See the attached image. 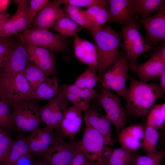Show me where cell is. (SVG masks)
Instances as JSON below:
<instances>
[{"label":"cell","mask_w":165,"mask_h":165,"mask_svg":"<svg viewBox=\"0 0 165 165\" xmlns=\"http://www.w3.org/2000/svg\"><path fill=\"white\" fill-rule=\"evenodd\" d=\"M97 48L100 79L107 70L120 58L122 32L114 30L110 24L94 29L91 32Z\"/></svg>","instance_id":"obj_1"},{"label":"cell","mask_w":165,"mask_h":165,"mask_svg":"<svg viewBox=\"0 0 165 165\" xmlns=\"http://www.w3.org/2000/svg\"><path fill=\"white\" fill-rule=\"evenodd\" d=\"M130 83L125 98L127 110L134 115L145 116L164 93L156 82L148 83L130 77Z\"/></svg>","instance_id":"obj_2"},{"label":"cell","mask_w":165,"mask_h":165,"mask_svg":"<svg viewBox=\"0 0 165 165\" xmlns=\"http://www.w3.org/2000/svg\"><path fill=\"white\" fill-rule=\"evenodd\" d=\"M123 42L120 44L128 62L129 67L134 70L137 65L139 57L142 54L154 49L147 44L139 31L138 21L134 19L122 26Z\"/></svg>","instance_id":"obj_3"},{"label":"cell","mask_w":165,"mask_h":165,"mask_svg":"<svg viewBox=\"0 0 165 165\" xmlns=\"http://www.w3.org/2000/svg\"><path fill=\"white\" fill-rule=\"evenodd\" d=\"M12 113L16 130L32 133L41 128L42 106L33 101H24L14 105Z\"/></svg>","instance_id":"obj_4"},{"label":"cell","mask_w":165,"mask_h":165,"mask_svg":"<svg viewBox=\"0 0 165 165\" xmlns=\"http://www.w3.org/2000/svg\"><path fill=\"white\" fill-rule=\"evenodd\" d=\"M16 35L24 42L45 48L53 52H62L67 47L66 37L49 30L30 28Z\"/></svg>","instance_id":"obj_5"},{"label":"cell","mask_w":165,"mask_h":165,"mask_svg":"<svg viewBox=\"0 0 165 165\" xmlns=\"http://www.w3.org/2000/svg\"><path fill=\"white\" fill-rule=\"evenodd\" d=\"M16 35V43L10 53L4 68L0 73L1 94L15 77L24 71L30 63L24 43Z\"/></svg>","instance_id":"obj_6"},{"label":"cell","mask_w":165,"mask_h":165,"mask_svg":"<svg viewBox=\"0 0 165 165\" xmlns=\"http://www.w3.org/2000/svg\"><path fill=\"white\" fill-rule=\"evenodd\" d=\"M78 151L77 142H66L60 130L55 131L53 140L43 157L50 165H69Z\"/></svg>","instance_id":"obj_7"},{"label":"cell","mask_w":165,"mask_h":165,"mask_svg":"<svg viewBox=\"0 0 165 165\" xmlns=\"http://www.w3.org/2000/svg\"><path fill=\"white\" fill-rule=\"evenodd\" d=\"M82 138L77 142L79 151L84 154L94 165H101L103 149L105 146L104 139L101 134L87 123Z\"/></svg>","instance_id":"obj_8"},{"label":"cell","mask_w":165,"mask_h":165,"mask_svg":"<svg viewBox=\"0 0 165 165\" xmlns=\"http://www.w3.org/2000/svg\"><path fill=\"white\" fill-rule=\"evenodd\" d=\"M129 68L126 56L121 57L100 79L103 88L115 91L125 99L127 90L126 82L129 77Z\"/></svg>","instance_id":"obj_9"},{"label":"cell","mask_w":165,"mask_h":165,"mask_svg":"<svg viewBox=\"0 0 165 165\" xmlns=\"http://www.w3.org/2000/svg\"><path fill=\"white\" fill-rule=\"evenodd\" d=\"M96 98L103 108L106 116L114 126L116 132L119 133L127 122L120 98L111 90L103 87Z\"/></svg>","instance_id":"obj_10"},{"label":"cell","mask_w":165,"mask_h":165,"mask_svg":"<svg viewBox=\"0 0 165 165\" xmlns=\"http://www.w3.org/2000/svg\"><path fill=\"white\" fill-rule=\"evenodd\" d=\"M32 96L24 70L15 77L2 92L1 99L13 107L17 104L31 101Z\"/></svg>","instance_id":"obj_11"},{"label":"cell","mask_w":165,"mask_h":165,"mask_svg":"<svg viewBox=\"0 0 165 165\" xmlns=\"http://www.w3.org/2000/svg\"><path fill=\"white\" fill-rule=\"evenodd\" d=\"M71 103L59 94L42 106L41 117L46 127L55 131L60 130L64 114Z\"/></svg>","instance_id":"obj_12"},{"label":"cell","mask_w":165,"mask_h":165,"mask_svg":"<svg viewBox=\"0 0 165 165\" xmlns=\"http://www.w3.org/2000/svg\"><path fill=\"white\" fill-rule=\"evenodd\" d=\"M139 23L144 26L146 32L145 41L152 46L165 41V4L156 13L146 18L141 19Z\"/></svg>","instance_id":"obj_13"},{"label":"cell","mask_w":165,"mask_h":165,"mask_svg":"<svg viewBox=\"0 0 165 165\" xmlns=\"http://www.w3.org/2000/svg\"><path fill=\"white\" fill-rule=\"evenodd\" d=\"M22 42L27 50L30 62L49 76L55 75L57 73L56 59L53 52L45 48Z\"/></svg>","instance_id":"obj_14"},{"label":"cell","mask_w":165,"mask_h":165,"mask_svg":"<svg viewBox=\"0 0 165 165\" xmlns=\"http://www.w3.org/2000/svg\"><path fill=\"white\" fill-rule=\"evenodd\" d=\"M133 71L139 80L144 82L147 83L159 78L161 73L165 71V60L161 55L160 47L155 50L147 61L138 64Z\"/></svg>","instance_id":"obj_15"},{"label":"cell","mask_w":165,"mask_h":165,"mask_svg":"<svg viewBox=\"0 0 165 165\" xmlns=\"http://www.w3.org/2000/svg\"><path fill=\"white\" fill-rule=\"evenodd\" d=\"M109 21L125 25L133 21L137 15L133 0H108Z\"/></svg>","instance_id":"obj_16"},{"label":"cell","mask_w":165,"mask_h":165,"mask_svg":"<svg viewBox=\"0 0 165 165\" xmlns=\"http://www.w3.org/2000/svg\"><path fill=\"white\" fill-rule=\"evenodd\" d=\"M65 15L56 0L49 1L33 19L30 28L49 30L58 18Z\"/></svg>","instance_id":"obj_17"},{"label":"cell","mask_w":165,"mask_h":165,"mask_svg":"<svg viewBox=\"0 0 165 165\" xmlns=\"http://www.w3.org/2000/svg\"><path fill=\"white\" fill-rule=\"evenodd\" d=\"M54 133V130L45 126L25 137L30 154L44 157L53 140Z\"/></svg>","instance_id":"obj_18"},{"label":"cell","mask_w":165,"mask_h":165,"mask_svg":"<svg viewBox=\"0 0 165 165\" xmlns=\"http://www.w3.org/2000/svg\"><path fill=\"white\" fill-rule=\"evenodd\" d=\"M84 113V122L87 123L101 134L104 139L105 145L112 148L115 141L111 138V123L106 115L99 113L90 106Z\"/></svg>","instance_id":"obj_19"},{"label":"cell","mask_w":165,"mask_h":165,"mask_svg":"<svg viewBox=\"0 0 165 165\" xmlns=\"http://www.w3.org/2000/svg\"><path fill=\"white\" fill-rule=\"evenodd\" d=\"M82 111L73 105L65 111L60 125L61 132L63 137L72 141L80 131L82 125Z\"/></svg>","instance_id":"obj_20"},{"label":"cell","mask_w":165,"mask_h":165,"mask_svg":"<svg viewBox=\"0 0 165 165\" xmlns=\"http://www.w3.org/2000/svg\"><path fill=\"white\" fill-rule=\"evenodd\" d=\"M74 37V50L76 57L88 66L98 68L97 52L95 45L88 40L79 38L78 34Z\"/></svg>","instance_id":"obj_21"},{"label":"cell","mask_w":165,"mask_h":165,"mask_svg":"<svg viewBox=\"0 0 165 165\" xmlns=\"http://www.w3.org/2000/svg\"><path fill=\"white\" fill-rule=\"evenodd\" d=\"M139 156L137 151L126 149L121 147L113 149L112 148L105 147L101 165L132 164Z\"/></svg>","instance_id":"obj_22"},{"label":"cell","mask_w":165,"mask_h":165,"mask_svg":"<svg viewBox=\"0 0 165 165\" xmlns=\"http://www.w3.org/2000/svg\"><path fill=\"white\" fill-rule=\"evenodd\" d=\"M144 129L140 124L133 125L121 130L119 135L121 147L137 151L140 147V141L144 134Z\"/></svg>","instance_id":"obj_23"},{"label":"cell","mask_w":165,"mask_h":165,"mask_svg":"<svg viewBox=\"0 0 165 165\" xmlns=\"http://www.w3.org/2000/svg\"><path fill=\"white\" fill-rule=\"evenodd\" d=\"M58 79L54 76L45 79L38 86L31 99L34 101L50 100L58 94Z\"/></svg>","instance_id":"obj_24"},{"label":"cell","mask_w":165,"mask_h":165,"mask_svg":"<svg viewBox=\"0 0 165 165\" xmlns=\"http://www.w3.org/2000/svg\"><path fill=\"white\" fill-rule=\"evenodd\" d=\"M51 28L57 33L66 38L74 37L83 29L66 14L58 18Z\"/></svg>","instance_id":"obj_25"},{"label":"cell","mask_w":165,"mask_h":165,"mask_svg":"<svg viewBox=\"0 0 165 165\" xmlns=\"http://www.w3.org/2000/svg\"><path fill=\"white\" fill-rule=\"evenodd\" d=\"M137 15L141 19L148 17L156 13L165 5L164 0H133Z\"/></svg>","instance_id":"obj_26"},{"label":"cell","mask_w":165,"mask_h":165,"mask_svg":"<svg viewBox=\"0 0 165 165\" xmlns=\"http://www.w3.org/2000/svg\"><path fill=\"white\" fill-rule=\"evenodd\" d=\"M28 0H14L18 6L15 15L16 34L29 29L28 12L29 5Z\"/></svg>","instance_id":"obj_27"},{"label":"cell","mask_w":165,"mask_h":165,"mask_svg":"<svg viewBox=\"0 0 165 165\" xmlns=\"http://www.w3.org/2000/svg\"><path fill=\"white\" fill-rule=\"evenodd\" d=\"M31 155L25 137L18 138L13 146L7 159L2 165H16L22 157Z\"/></svg>","instance_id":"obj_28"},{"label":"cell","mask_w":165,"mask_h":165,"mask_svg":"<svg viewBox=\"0 0 165 165\" xmlns=\"http://www.w3.org/2000/svg\"><path fill=\"white\" fill-rule=\"evenodd\" d=\"M24 72L33 96L38 86L49 76L38 67L31 63L28 64Z\"/></svg>","instance_id":"obj_29"},{"label":"cell","mask_w":165,"mask_h":165,"mask_svg":"<svg viewBox=\"0 0 165 165\" xmlns=\"http://www.w3.org/2000/svg\"><path fill=\"white\" fill-rule=\"evenodd\" d=\"M159 137V134L156 129L146 126L140 147L146 155L154 154L159 152L156 146Z\"/></svg>","instance_id":"obj_30"},{"label":"cell","mask_w":165,"mask_h":165,"mask_svg":"<svg viewBox=\"0 0 165 165\" xmlns=\"http://www.w3.org/2000/svg\"><path fill=\"white\" fill-rule=\"evenodd\" d=\"M65 14L75 23L90 31L93 30L90 21L80 7L69 5H65L63 10Z\"/></svg>","instance_id":"obj_31"},{"label":"cell","mask_w":165,"mask_h":165,"mask_svg":"<svg viewBox=\"0 0 165 165\" xmlns=\"http://www.w3.org/2000/svg\"><path fill=\"white\" fill-rule=\"evenodd\" d=\"M14 35L0 38V73L4 68L10 53L16 43L17 37H15Z\"/></svg>","instance_id":"obj_32"},{"label":"cell","mask_w":165,"mask_h":165,"mask_svg":"<svg viewBox=\"0 0 165 165\" xmlns=\"http://www.w3.org/2000/svg\"><path fill=\"white\" fill-rule=\"evenodd\" d=\"M9 107L0 100V128L6 131L12 130L14 127L13 116Z\"/></svg>","instance_id":"obj_33"},{"label":"cell","mask_w":165,"mask_h":165,"mask_svg":"<svg viewBox=\"0 0 165 165\" xmlns=\"http://www.w3.org/2000/svg\"><path fill=\"white\" fill-rule=\"evenodd\" d=\"M146 126L157 129L162 128L165 119L162 116L157 105H154L150 109L148 114Z\"/></svg>","instance_id":"obj_34"},{"label":"cell","mask_w":165,"mask_h":165,"mask_svg":"<svg viewBox=\"0 0 165 165\" xmlns=\"http://www.w3.org/2000/svg\"><path fill=\"white\" fill-rule=\"evenodd\" d=\"M165 150L151 155H139L132 165H160L165 155Z\"/></svg>","instance_id":"obj_35"},{"label":"cell","mask_w":165,"mask_h":165,"mask_svg":"<svg viewBox=\"0 0 165 165\" xmlns=\"http://www.w3.org/2000/svg\"><path fill=\"white\" fill-rule=\"evenodd\" d=\"M56 1L61 4L69 5L79 7L88 8L94 6H103L109 7L108 0H57Z\"/></svg>","instance_id":"obj_36"},{"label":"cell","mask_w":165,"mask_h":165,"mask_svg":"<svg viewBox=\"0 0 165 165\" xmlns=\"http://www.w3.org/2000/svg\"><path fill=\"white\" fill-rule=\"evenodd\" d=\"M15 141L8 132L0 141V165H2L7 159Z\"/></svg>","instance_id":"obj_37"},{"label":"cell","mask_w":165,"mask_h":165,"mask_svg":"<svg viewBox=\"0 0 165 165\" xmlns=\"http://www.w3.org/2000/svg\"><path fill=\"white\" fill-rule=\"evenodd\" d=\"M109 20V7L103 6L95 14L90 22L94 30L104 26Z\"/></svg>","instance_id":"obj_38"},{"label":"cell","mask_w":165,"mask_h":165,"mask_svg":"<svg viewBox=\"0 0 165 165\" xmlns=\"http://www.w3.org/2000/svg\"><path fill=\"white\" fill-rule=\"evenodd\" d=\"M48 0H31L30 1L28 15L29 29L31 22L37 13L47 4Z\"/></svg>","instance_id":"obj_39"},{"label":"cell","mask_w":165,"mask_h":165,"mask_svg":"<svg viewBox=\"0 0 165 165\" xmlns=\"http://www.w3.org/2000/svg\"><path fill=\"white\" fill-rule=\"evenodd\" d=\"M97 94L94 89L85 88L80 89L78 95L83 103L88 107L90 101L93 99L96 98Z\"/></svg>","instance_id":"obj_40"},{"label":"cell","mask_w":165,"mask_h":165,"mask_svg":"<svg viewBox=\"0 0 165 165\" xmlns=\"http://www.w3.org/2000/svg\"><path fill=\"white\" fill-rule=\"evenodd\" d=\"M88 74L87 78L86 88L94 89L97 82L100 78L97 74L98 67L94 66H88L87 68Z\"/></svg>","instance_id":"obj_41"},{"label":"cell","mask_w":165,"mask_h":165,"mask_svg":"<svg viewBox=\"0 0 165 165\" xmlns=\"http://www.w3.org/2000/svg\"><path fill=\"white\" fill-rule=\"evenodd\" d=\"M70 164L74 165H94L92 162L79 151L74 156Z\"/></svg>","instance_id":"obj_42"},{"label":"cell","mask_w":165,"mask_h":165,"mask_svg":"<svg viewBox=\"0 0 165 165\" xmlns=\"http://www.w3.org/2000/svg\"><path fill=\"white\" fill-rule=\"evenodd\" d=\"M80 90V89L73 84L59 85L58 94L71 93L78 95Z\"/></svg>","instance_id":"obj_43"},{"label":"cell","mask_w":165,"mask_h":165,"mask_svg":"<svg viewBox=\"0 0 165 165\" xmlns=\"http://www.w3.org/2000/svg\"><path fill=\"white\" fill-rule=\"evenodd\" d=\"M88 70L87 68L75 81L73 84L80 89L86 88Z\"/></svg>","instance_id":"obj_44"},{"label":"cell","mask_w":165,"mask_h":165,"mask_svg":"<svg viewBox=\"0 0 165 165\" xmlns=\"http://www.w3.org/2000/svg\"><path fill=\"white\" fill-rule=\"evenodd\" d=\"M103 6H94L88 8L86 10H84V13L90 22L99 10Z\"/></svg>","instance_id":"obj_45"},{"label":"cell","mask_w":165,"mask_h":165,"mask_svg":"<svg viewBox=\"0 0 165 165\" xmlns=\"http://www.w3.org/2000/svg\"><path fill=\"white\" fill-rule=\"evenodd\" d=\"M9 18V13L5 11H0V34L4 24Z\"/></svg>","instance_id":"obj_46"},{"label":"cell","mask_w":165,"mask_h":165,"mask_svg":"<svg viewBox=\"0 0 165 165\" xmlns=\"http://www.w3.org/2000/svg\"><path fill=\"white\" fill-rule=\"evenodd\" d=\"M159 78L160 83L159 86L161 90L163 93L165 91V71L161 73Z\"/></svg>","instance_id":"obj_47"},{"label":"cell","mask_w":165,"mask_h":165,"mask_svg":"<svg viewBox=\"0 0 165 165\" xmlns=\"http://www.w3.org/2000/svg\"><path fill=\"white\" fill-rule=\"evenodd\" d=\"M9 1L8 0H0V11L5 12Z\"/></svg>","instance_id":"obj_48"},{"label":"cell","mask_w":165,"mask_h":165,"mask_svg":"<svg viewBox=\"0 0 165 165\" xmlns=\"http://www.w3.org/2000/svg\"><path fill=\"white\" fill-rule=\"evenodd\" d=\"M160 111L164 119H165V104H157Z\"/></svg>","instance_id":"obj_49"},{"label":"cell","mask_w":165,"mask_h":165,"mask_svg":"<svg viewBox=\"0 0 165 165\" xmlns=\"http://www.w3.org/2000/svg\"><path fill=\"white\" fill-rule=\"evenodd\" d=\"M160 49L161 55L163 59L165 60V41L162 42Z\"/></svg>","instance_id":"obj_50"},{"label":"cell","mask_w":165,"mask_h":165,"mask_svg":"<svg viewBox=\"0 0 165 165\" xmlns=\"http://www.w3.org/2000/svg\"><path fill=\"white\" fill-rule=\"evenodd\" d=\"M28 165H50L44 159L39 162L35 163H31Z\"/></svg>","instance_id":"obj_51"},{"label":"cell","mask_w":165,"mask_h":165,"mask_svg":"<svg viewBox=\"0 0 165 165\" xmlns=\"http://www.w3.org/2000/svg\"><path fill=\"white\" fill-rule=\"evenodd\" d=\"M8 132L0 128V141L6 135Z\"/></svg>","instance_id":"obj_52"},{"label":"cell","mask_w":165,"mask_h":165,"mask_svg":"<svg viewBox=\"0 0 165 165\" xmlns=\"http://www.w3.org/2000/svg\"><path fill=\"white\" fill-rule=\"evenodd\" d=\"M0 99L1 100L0 89Z\"/></svg>","instance_id":"obj_53"},{"label":"cell","mask_w":165,"mask_h":165,"mask_svg":"<svg viewBox=\"0 0 165 165\" xmlns=\"http://www.w3.org/2000/svg\"><path fill=\"white\" fill-rule=\"evenodd\" d=\"M69 165H73V164H70Z\"/></svg>","instance_id":"obj_54"},{"label":"cell","mask_w":165,"mask_h":165,"mask_svg":"<svg viewBox=\"0 0 165 165\" xmlns=\"http://www.w3.org/2000/svg\"><path fill=\"white\" fill-rule=\"evenodd\" d=\"M163 165H165V164H163Z\"/></svg>","instance_id":"obj_55"},{"label":"cell","mask_w":165,"mask_h":165,"mask_svg":"<svg viewBox=\"0 0 165 165\" xmlns=\"http://www.w3.org/2000/svg\"></svg>","instance_id":"obj_56"}]
</instances>
